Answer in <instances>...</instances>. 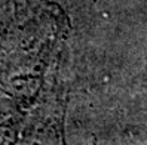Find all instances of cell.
<instances>
[{"label":"cell","instance_id":"cell-1","mask_svg":"<svg viewBox=\"0 0 147 145\" xmlns=\"http://www.w3.org/2000/svg\"><path fill=\"white\" fill-rule=\"evenodd\" d=\"M70 36L57 0L0 2V144L64 142Z\"/></svg>","mask_w":147,"mask_h":145}]
</instances>
